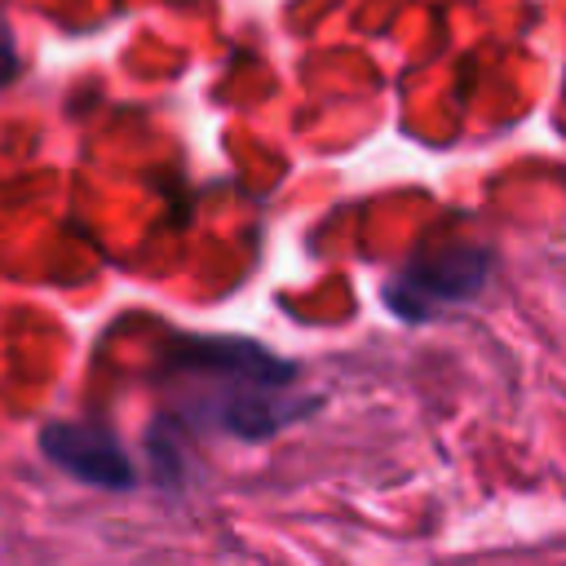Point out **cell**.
Segmentation results:
<instances>
[{"instance_id": "7a4b0ae2", "label": "cell", "mask_w": 566, "mask_h": 566, "mask_svg": "<svg viewBox=\"0 0 566 566\" xmlns=\"http://www.w3.org/2000/svg\"><path fill=\"white\" fill-rule=\"evenodd\" d=\"M491 270V252L482 248H433L420 252L389 287H385V305L394 314H402L407 323L433 318L438 310H451L460 301H469Z\"/></svg>"}, {"instance_id": "6da1fadb", "label": "cell", "mask_w": 566, "mask_h": 566, "mask_svg": "<svg viewBox=\"0 0 566 566\" xmlns=\"http://www.w3.org/2000/svg\"><path fill=\"white\" fill-rule=\"evenodd\" d=\"M168 367L195 376L199 411L234 438H270L287 416L283 394L296 380V363L274 358L256 340L177 336Z\"/></svg>"}, {"instance_id": "277c9868", "label": "cell", "mask_w": 566, "mask_h": 566, "mask_svg": "<svg viewBox=\"0 0 566 566\" xmlns=\"http://www.w3.org/2000/svg\"><path fill=\"white\" fill-rule=\"evenodd\" d=\"M13 75H18V53H13V40H9V31L0 22V84H9Z\"/></svg>"}, {"instance_id": "3957f363", "label": "cell", "mask_w": 566, "mask_h": 566, "mask_svg": "<svg viewBox=\"0 0 566 566\" xmlns=\"http://www.w3.org/2000/svg\"><path fill=\"white\" fill-rule=\"evenodd\" d=\"M40 451L71 478L88 482V486H106V491H124L133 486V460L119 447V438L102 424H75V420H53L40 433Z\"/></svg>"}]
</instances>
